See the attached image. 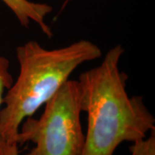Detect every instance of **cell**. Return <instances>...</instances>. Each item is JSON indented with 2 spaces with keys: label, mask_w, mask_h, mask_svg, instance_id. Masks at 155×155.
<instances>
[{
  "label": "cell",
  "mask_w": 155,
  "mask_h": 155,
  "mask_svg": "<svg viewBox=\"0 0 155 155\" xmlns=\"http://www.w3.org/2000/svg\"><path fill=\"white\" fill-rule=\"evenodd\" d=\"M122 45L109 50L97 67L78 77L87 128L81 155H114L122 142L146 138L155 118L140 96L129 97L127 75L120 70Z\"/></svg>",
  "instance_id": "6da1fadb"
},
{
  "label": "cell",
  "mask_w": 155,
  "mask_h": 155,
  "mask_svg": "<svg viewBox=\"0 0 155 155\" xmlns=\"http://www.w3.org/2000/svg\"><path fill=\"white\" fill-rule=\"evenodd\" d=\"M16 54L19 74L6 91L0 110V137L10 141H16L24 119L33 116L78 67L100 58L102 51L89 40L54 49L28 41L17 47Z\"/></svg>",
  "instance_id": "7a4b0ae2"
},
{
  "label": "cell",
  "mask_w": 155,
  "mask_h": 155,
  "mask_svg": "<svg viewBox=\"0 0 155 155\" xmlns=\"http://www.w3.org/2000/svg\"><path fill=\"white\" fill-rule=\"evenodd\" d=\"M44 106L39 118L27 117L19 127L18 146L34 144L24 155H81L84 133L78 81L68 79Z\"/></svg>",
  "instance_id": "3957f363"
},
{
  "label": "cell",
  "mask_w": 155,
  "mask_h": 155,
  "mask_svg": "<svg viewBox=\"0 0 155 155\" xmlns=\"http://www.w3.org/2000/svg\"><path fill=\"white\" fill-rule=\"evenodd\" d=\"M17 18L23 28H28L30 22H35L42 33L48 38L53 36L50 27L45 22V17L53 11V7L45 3H35L29 0H1Z\"/></svg>",
  "instance_id": "277c9868"
},
{
  "label": "cell",
  "mask_w": 155,
  "mask_h": 155,
  "mask_svg": "<svg viewBox=\"0 0 155 155\" xmlns=\"http://www.w3.org/2000/svg\"><path fill=\"white\" fill-rule=\"evenodd\" d=\"M14 78L10 72V61L0 54V110L4 103L6 91L11 87Z\"/></svg>",
  "instance_id": "5b68a950"
},
{
  "label": "cell",
  "mask_w": 155,
  "mask_h": 155,
  "mask_svg": "<svg viewBox=\"0 0 155 155\" xmlns=\"http://www.w3.org/2000/svg\"><path fill=\"white\" fill-rule=\"evenodd\" d=\"M129 151L130 155H155V129L146 138L133 142Z\"/></svg>",
  "instance_id": "8992f818"
},
{
  "label": "cell",
  "mask_w": 155,
  "mask_h": 155,
  "mask_svg": "<svg viewBox=\"0 0 155 155\" xmlns=\"http://www.w3.org/2000/svg\"><path fill=\"white\" fill-rule=\"evenodd\" d=\"M0 155H20L17 141H10L0 137Z\"/></svg>",
  "instance_id": "52a82bcc"
},
{
  "label": "cell",
  "mask_w": 155,
  "mask_h": 155,
  "mask_svg": "<svg viewBox=\"0 0 155 155\" xmlns=\"http://www.w3.org/2000/svg\"><path fill=\"white\" fill-rule=\"evenodd\" d=\"M70 1H72V0H66V1H65V3H64V5H63V6H62V8H64V7L67 5V4H68Z\"/></svg>",
  "instance_id": "ba28073f"
}]
</instances>
